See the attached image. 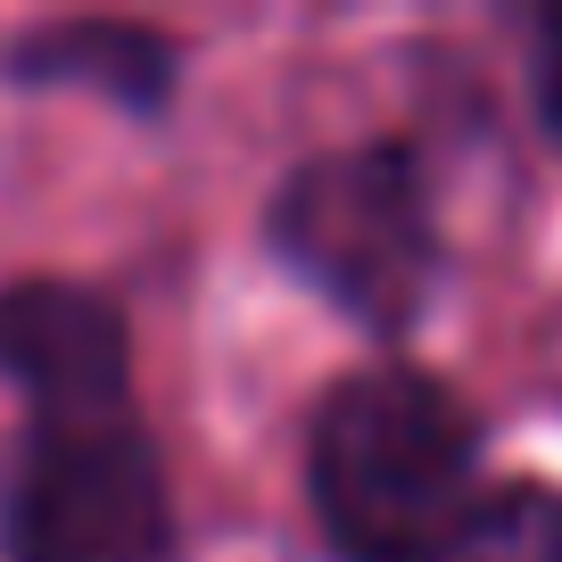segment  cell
<instances>
[{
    "label": "cell",
    "instance_id": "6da1fadb",
    "mask_svg": "<svg viewBox=\"0 0 562 562\" xmlns=\"http://www.w3.org/2000/svg\"><path fill=\"white\" fill-rule=\"evenodd\" d=\"M306 488L339 562H439L480 513L472 414L430 372H348L315 414Z\"/></svg>",
    "mask_w": 562,
    "mask_h": 562
},
{
    "label": "cell",
    "instance_id": "7a4b0ae2",
    "mask_svg": "<svg viewBox=\"0 0 562 562\" xmlns=\"http://www.w3.org/2000/svg\"><path fill=\"white\" fill-rule=\"evenodd\" d=\"M0 546H9V562H166L175 554L166 463L124 389L25 405L18 447L0 456Z\"/></svg>",
    "mask_w": 562,
    "mask_h": 562
},
{
    "label": "cell",
    "instance_id": "3957f363",
    "mask_svg": "<svg viewBox=\"0 0 562 562\" xmlns=\"http://www.w3.org/2000/svg\"><path fill=\"white\" fill-rule=\"evenodd\" d=\"M273 248L339 315L405 331L430 299L439 215L405 149H323L273 191Z\"/></svg>",
    "mask_w": 562,
    "mask_h": 562
},
{
    "label": "cell",
    "instance_id": "277c9868",
    "mask_svg": "<svg viewBox=\"0 0 562 562\" xmlns=\"http://www.w3.org/2000/svg\"><path fill=\"white\" fill-rule=\"evenodd\" d=\"M0 372L25 389V405L124 389L116 306L75 290V281H18V290H0Z\"/></svg>",
    "mask_w": 562,
    "mask_h": 562
},
{
    "label": "cell",
    "instance_id": "5b68a950",
    "mask_svg": "<svg viewBox=\"0 0 562 562\" xmlns=\"http://www.w3.org/2000/svg\"><path fill=\"white\" fill-rule=\"evenodd\" d=\"M18 75L25 83H100L124 108H158L175 50L140 25H50V34L18 42Z\"/></svg>",
    "mask_w": 562,
    "mask_h": 562
},
{
    "label": "cell",
    "instance_id": "8992f818",
    "mask_svg": "<svg viewBox=\"0 0 562 562\" xmlns=\"http://www.w3.org/2000/svg\"><path fill=\"white\" fill-rule=\"evenodd\" d=\"M439 562H562V488H538V480L488 488Z\"/></svg>",
    "mask_w": 562,
    "mask_h": 562
},
{
    "label": "cell",
    "instance_id": "52a82bcc",
    "mask_svg": "<svg viewBox=\"0 0 562 562\" xmlns=\"http://www.w3.org/2000/svg\"><path fill=\"white\" fill-rule=\"evenodd\" d=\"M538 116H546V133L562 140V18L546 25V50H538Z\"/></svg>",
    "mask_w": 562,
    "mask_h": 562
}]
</instances>
